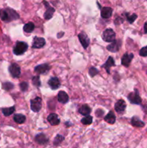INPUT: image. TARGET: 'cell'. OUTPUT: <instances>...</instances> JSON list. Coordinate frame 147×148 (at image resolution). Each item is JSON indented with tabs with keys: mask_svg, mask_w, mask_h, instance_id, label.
I'll return each mask as SVG.
<instances>
[{
	"mask_svg": "<svg viewBox=\"0 0 147 148\" xmlns=\"http://www.w3.org/2000/svg\"><path fill=\"white\" fill-rule=\"evenodd\" d=\"M30 108L33 112H39L42 108V99L40 97H36L30 101Z\"/></svg>",
	"mask_w": 147,
	"mask_h": 148,
	"instance_id": "4",
	"label": "cell"
},
{
	"mask_svg": "<svg viewBox=\"0 0 147 148\" xmlns=\"http://www.w3.org/2000/svg\"><path fill=\"white\" fill-rule=\"evenodd\" d=\"M43 4H44V5L46 6V12L44 13V18L46 19V20H50V18H52V17H53V13L55 12V9L50 7V6L49 5L48 3L46 1H43Z\"/></svg>",
	"mask_w": 147,
	"mask_h": 148,
	"instance_id": "11",
	"label": "cell"
},
{
	"mask_svg": "<svg viewBox=\"0 0 147 148\" xmlns=\"http://www.w3.org/2000/svg\"><path fill=\"white\" fill-rule=\"evenodd\" d=\"M49 124L52 126H57L60 124V119L57 114H49L47 118Z\"/></svg>",
	"mask_w": 147,
	"mask_h": 148,
	"instance_id": "16",
	"label": "cell"
},
{
	"mask_svg": "<svg viewBox=\"0 0 147 148\" xmlns=\"http://www.w3.org/2000/svg\"><path fill=\"white\" fill-rule=\"evenodd\" d=\"M63 140H64V137H63L62 135L58 134V135H56V137H55L54 141H53V144H54V145L57 146L59 145H60Z\"/></svg>",
	"mask_w": 147,
	"mask_h": 148,
	"instance_id": "29",
	"label": "cell"
},
{
	"mask_svg": "<svg viewBox=\"0 0 147 148\" xmlns=\"http://www.w3.org/2000/svg\"><path fill=\"white\" fill-rule=\"evenodd\" d=\"M133 59V53H125L122 56V58H121V64L124 66L128 67L130 66V64H131V62Z\"/></svg>",
	"mask_w": 147,
	"mask_h": 148,
	"instance_id": "13",
	"label": "cell"
},
{
	"mask_svg": "<svg viewBox=\"0 0 147 148\" xmlns=\"http://www.w3.org/2000/svg\"><path fill=\"white\" fill-rule=\"evenodd\" d=\"M48 83V85L52 90H57L61 87L60 81H59V78L56 77H50Z\"/></svg>",
	"mask_w": 147,
	"mask_h": 148,
	"instance_id": "15",
	"label": "cell"
},
{
	"mask_svg": "<svg viewBox=\"0 0 147 148\" xmlns=\"http://www.w3.org/2000/svg\"><path fill=\"white\" fill-rule=\"evenodd\" d=\"M144 33H147V22L146 23H145V24H144Z\"/></svg>",
	"mask_w": 147,
	"mask_h": 148,
	"instance_id": "36",
	"label": "cell"
},
{
	"mask_svg": "<svg viewBox=\"0 0 147 148\" xmlns=\"http://www.w3.org/2000/svg\"><path fill=\"white\" fill-rule=\"evenodd\" d=\"M2 113L5 116H9L12 115L13 113L15 111V108H14V106L9 107V108H2Z\"/></svg>",
	"mask_w": 147,
	"mask_h": 148,
	"instance_id": "25",
	"label": "cell"
},
{
	"mask_svg": "<svg viewBox=\"0 0 147 148\" xmlns=\"http://www.w3.org/2000/svg\"><path fill=\"white\" fill-rule=\"evenodd\" d=\"M46 45V40L44 38L41 37H34L33 41V45L32 47L33 49H41Z\"/></svg>",
	"mask_w": 147,
	"mask_h": 148,
	"instance_id": "8",
	"label": "cell"
},
{
	"mask_svg": "<svg viewBox=\"0 0 147 148\" xmlns=\"http://www.w3.org/2000/svg\"><path fill=\"white\" fill-rule=\"evenodd\" d=\"M104 119H105V121L110 124H113L115 122V120H116L115 115L114 114L113 111H110V112L105 116Z\"/></svg>",
	"mask_w": 147,
	"mask_h": 148,
	"instance_id": "20",
	"label": "cell"
},
{
	"mask_svg": "<svg viewBox=\"0 0 147 148\" xmlns=\"http://www.w3.org/2000/svg\"><path fill=\"white\" fill-rule=\"evenodd\" d=\"M63 35H64V33H63V32H60L59 33H58V35H57L58 38H61Z\"/></svg>",
	"mask_w": 147,
	"mask_h": 148,
	"instance_id": "35",
	"label": "cell"
},
{
	"mask_svg": "<svg viewBox=\"0 0 147 148\" xmlns=\"http://www.w3.org/2000/svg\"><path fill=\"white\" fill-rule=\"evenodd\" d=\"M121 43H122V41L120 40H116L115 39V40L112 42V43H110V45H108L107 46V49H108L109 51L112 52V53H115V52H118L119 51V49H120Z\"/></svg>",
	"mask_w": 147,
	"mask_h": 148,
	"instance_id": "7",
	"label": "cell"
},
{
	"mask_svg": "<svg viewBox=\"0 0 147 148\" xmlns=\"http://www.w3.org/2000/svg\"><path fill=\"white\" fill-rule=\"evenodd\" d=\"M81 122L83 124H84V125H89V124H91L92 123V117L89 115L86 116L84 117V118L81 120Z\"/></svg>",
	"mask_w": 147,
	"mask_h": 148,
	"instance_id": "28",
	"label": "cell"
},
{
	"mask_svg": "<svg viewBox=\"0 0 147 148\" xmlns=\"http://www.w3.org/2000/svg\"><path fill=\"white\" fill-rule=\"evenodd\" d=\"M131 124L135 127H144L145 126L144 121H141L138 117L133 116L131 119Z\"/></svg>",
	"mask_w": 147,
	"mask_h": 148,
	"instance_id": "21",
	"label": "cell"
},
{
	"mask_svg": "<svg viewBox=\"0 0 147 148\" xmlns=\"http://www.w3.org/2000/svg\"><path fill=\"white\" fill-rule=\"evenodd\" d=\"M115 66V60L113 59V58L112 56H110L108 57V59H107L106 62H105L104 64L102 65V67L104 68V69L106 70L107 73L108 74H110V68L112 66Z\"/></svg>",
	"mask_w": 147,
	"mask_h": 148,
	"instance_id": "14",
	"label": "cell"
},
{
	"mask_svg": "<svg viewBox=\"0 0 147 148\" xmlns=\"http://www.w3.org/2000/svg\"><path fill=\"white\" fill-rule=\"evenodd\" d=\"M13 119H14V121H15L17 124H23L26 120L25 116H24L23 114H15V115L14 116V117H13Z\"/></svg>",
	"mask_w": 147,
	"mask_h": 148,
	"instance_id": "23",
	"label": "cell"
},
{
	"mask_svg": "<svg viewBox=\"0 0 147 148\" xmlns=\"http://www.w3.org/2000/svg\"><path fill=\"white\" fill-rule=\"evenodd\" d=\"M139 54H140V56H144V57H145V56H147V46L143 47L142 49L140 50Z\"/></svg>",
	"mask_w": 147,
	"mask_h": 148,
	"instance_id": "33",
	"label": "cell"
},
{
	"mask_svg": "<svg viewBox=\"0 0 147 148\" xmlns=\"http://www.w3.org/2000/svg\"><path fill=\"white\" fill-rule=\"evenodd\" d=\"M123 21H124V20L122 18V17H118L116 19H115V24L118 25L122 24V23H123Z\"/></svg>",
	"mask_w": 147,
	"mask_h": 148,
	"instance_id": "34",
	"label": "cell"
},
{
	"mask_svg": "<svg viewBox=\"0 0 147 148\" xmlns=\"http://www.w3.org/2000/svg\"><path fill=\"white\" fill-rule=\"evenodd\" d=\"M79 114H81L82 115L86 116H88L90 114L91 108L89 106L86 105V104H84V105L82 106L79 108Z\"/></svg>",
	"mask_w": 147,
	"mask_h": 148,
	"instance_id": "22",
	"label": "cell"
},
{
	"mask_svg": "<svg viewBox=\"0 0 147 148\" xmlns=\"http://www.w3.org/2000/svg\"><path fill=\"white\" fill-rule=\"evenodd\" d=\"M128 99L131 103L135 104V105H139L142 102V100H141L138 91L137 90H135L134 92L129 93V95H128Z\"/></svg>",
	"mask_w": 147,
	"mask_h": 148,
	"instance_id": "5",
	"label": "cell"
},
{
	"mask_svg": "<svg viewBox=\"0 0 147 148\" xmlns=\"http://www.w3.org/2000/svg\"><path fill=\"white\" fill-rule=\"evenodd\" d=\"M28 49V45L27 43L23 41H17L13 49V53L17 56H20L25 53Z\"/></svg>",
	"mask_w": 147,
	"mask_h": 148,
	"instance_id": "2",
	"label": "cell"
},
{
	"mask_svg": "<svg viewBox=\"0 0 147 148\" xmlns=\"http://www.w3.org/2000/svg\"><path fill=\"white\" fill-rule=\"evenodd\" d=\"M20 88L22 92H25L27 89H28V83L26 82H22L20 84Z\"/></svg>",
	"mask_w": 147,
	"mask_h": 148,
	"instance_id": "32",
	"label": "cell"
},
{
	"mask_svg": "<svg viewBox=\"0 0 147 148\" xmlns=\"http://www.w3.org/2000/svg\"><path fill=\"white\" fill-rule=\"evenodd\" d=\"M69 98L68 94L66 93L65 91H60L58 94V101L61 103L66 104L69 101Z\"/></svg>",
	"mask_w": 147,
	"mask_h": 148,
	"instance_id": "18",
	"label": "cell"
},
{
	"mask_svg": "<svg viewBox=\"0 0 147 148\" xmlns=\"http://www.w3.org/2000/svg\"><path fill=\"white\" fill-rule=\"evenodd\" d=\"M112 9L111 7H102L101 9V12H100V14L101 17L104 19H108L110 18V17L112 16Z\"/></svg>",
	"mask_w": 147,
	"mask_h": 148,
	"instance_id": "17",
	"label": "cell"
},
{
	"mask_svg": "<svg viewBox=\"0 0 147 148\" xmlns=\"http://www.w3.org/2000/svg\"><path fill=\"white\" fill-rule=\"evenodd\" d=\"M126 108V103L122 99H120L115 103V110L118 114H123Z\"/></svg>",
	"mask_w": 147,
	"mask_h": 148,
	"instance_id": "12",
	"label": "cell"
},
{
	"mask_svg": "<svg viewBox=\"0 0 147 148\" xmlns=\"http://www.w3.org/2000/svg\"><path fill=\"white\" fill-rule=\"evenodd\" d=\"M9 72L12 77L18 78L21 75V69L20 66L16 63H12L9 66Z\"/></svg>",
	"mask_w": 147,
	"mask_h": 148,
	"instance_id": "6",
	"label": "cell"
},
{
	"mask_svg": "<svg viewBox=\"0 0 147 148\" xmlns=\"http://www.w3.org/2000/svg\"><path fill=\"white\" fill-rule=\"evenodd\" d=\"M14 88V84L10 82H6L2 84V88L6 91H10Z\"/></svg>",
	"mask_w": 147,
	"mask_h": 148,
	"instance_id": "27",
	"label": "cell"
},
{
	"mask_svg": "<svg viewBox=\"0 0 147 148\" xmlns=\"http://www.w3.org/2000/svg\"><path fill=\"white\" fill-rule=\"evenodd\" d=\"M125 18H126V20H128V23H129L130 24H132V23H133L135 20H136L137 17H138V16H137V14H130L129 13H128V12H125Z\"/></svg>",
	"mask_w": 147,
	"mask_h": 148,
	"instance_id": "26",
	"label": "cell"
},
{
	"mask_svg": "<svg viewBox=\"0 0 147 148\" xmlns=\"http://www.w3.org/2000/svg\"><path fill=\"white\" fill-rule=\"evenodd\" d=\"M35 140L37 143H38L39 145H45L48 142V137L45 135L43 133H40L36 135Z\"/></svg>",
	"mask_w": 147,
	"mask_h": 148,
	"instance_id": "19",
	"label": "cell"
},
{
	"mask_svg": "<svg viewBox=\"0 0 147 148\" xmlns=\"http://www.w3.org/2000/svg\"><path fill=\"white\" fill-rule=\"evenodd\" d=\"M35 29V25L34 23H32V22H29L27 24H25L23 27V30H24L25 33H30L34 30Z\"/></svg>",
	"mask_w": 147,
	"mask_h": 148,
	"instance_id": "24",
	"label": "cell"
},
{
	"mask_svg": "<svg viewBox=\"0 0 147 148\" xmlns=\"http://www.w3.org/2000/svg\"><path fill=\"white\" fill-rule=\"evenodd\" d=\"M143 110H144V111L146 114H147V105H144L143 106Z\"/></svg>",
	"mask_w": 147,
	"mask_h": 148,
	"instance_id": "37",
	"label": "cell"
},
{
	"mask_svg": "<svg viewBox=\"0 0 147 148\" xmlns=\"http://www.w3.org/2000/svg\"><path fill=\"white\" fill-rule=\"evenodd\" d=\"M98 73H99V71H98L95 67H94V66H91V67L89 68V74L92 77H95V75H97Z\"/></svg>",
	"mask_w": 147,
	"mask_h": 148,
	"instance_id": "31",
	"label": "cell"
},
{
	"mask_svg": "<svg viewBox=\"0 0 147 148\" xmlns=\"http://www.w3.org/2000/svg\"><path fill=\"white\" fill-rule=\"evenodd\" d=\"M78 38H79V41H80L81 44L82 45L84 49H87L89 43H90V40H89V38L87 36V35L84 33H81L78 35Z\"/></svg>",
	"mask_w": 147,
	"mask_h": 148,
	"instance_id": "10",
	"label": "cell"
},
{
	"mask_svg": "<svg viewBox=\"0 0 147 148\" xmlns=\"http://www.w3.org/2000/svg\"><path fill=\"white\" fill-rule=\"evenodd\" d=\"M115 33L113 31L112 29L108 28L106 29L105 31L102 33V38L103 39L104 41L105 42H112L113 40H115Z\"/></svg>",
	"mask_w": 147,
	"mask_h": 148,
	"instance_id": "3",
	"label": "cell"
},
{
	"mask_svg": "<svg viewBox=\"0 0 147 148\" xmlns=\"http://www.w3.org/2000/svg\"><path fill=\"white\" fill-rule=\"evenodd\" d=\"M50 66L48 64H42L35 67V72L39 75H46L50 70Z\"/></svg>",
	"mask_w": 147,
	"mask_h": 148,
	"instance_id": "9",
	"label": "cell"
},
{
	"mask_svg": "<svg viewBox=\"0 0 147 148\" xmlns=\"http://www.w3.org/2000/svg\"><path fill=\"white\" fill-rule=\"evenodd\" d=\"M32 82H33V84L35 86L37 87V88L40 87V85H41V82H40V79L39 76L33 77L32 78Z\"/></svg>",
	"mask_w": 147,
	"mask_h": 148,
	"instance_id": "30",
	"label": "cell"
},
{
	"mask_svg": "<svg viewBox=\"0 0 147 148\" xmlns=\"http://www.w3.org/2000/svg\"><path fill=\"white\" fill-rule=\"evenodd\" d=\"M18 13L11 8H6L0 10V19L5 23H10L19 19Z\"/></svg>",
	"mask_w": 147,
	"mask_h": 148,
	"instance_id": "1",
	"label": "cell"
}]
</instances>
